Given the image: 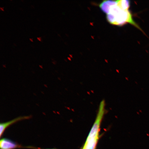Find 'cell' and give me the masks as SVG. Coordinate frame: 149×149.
I'll return each mask as SVG.
<instances>
[{"mask_svg": "<svg viewBox=\"0 0 149 149\" xmlns=\"http://www.w3.org/2000/svg\"><path fill=\"white\" fill-rule=\"evenodd\" d=\"M29 40H31V42H33V40L32 39L29 38Z\"/></svg>", "mask_w": 149, "mask_h": 149, "instance_id": "obj_8", "label": "cell"}, {"mask_svg": "<svg viewBox=\"0 0 149 149\" xmlns=\"http://www.w3.org/2000/svg\"><path fill=\"white\" fill-rule=\"evenodd\" d=\"M52 63H53V64H56V61H52Z\"/></svg>", "mask_w": 149, "mask_h": 149, "instance_id": "obj_7", "label": "cell"}, {"mask_svg": "<svg viewBox=\"0 0 149 149\" xmlns=\"http://www.w3.org/2000/svg\"><path fill=\"white\" fill-rule=\"evenodd\" d=\"M58 35L59 36H61L60 35L58 34Z\"/></svg>", "mask_w": 149, "mask_h": 149, "instance_id": "obj_11", "label": "cell"}, {"mask_svg": "<svg viewBox=\"0 0 149 149\" xmlns=\"http://www.w3.org/2000/svg\"><path fill=\"white\" fill-rule=\"evenodd\" d=\"M31 117V116L19 117L9 121V122L1 123L0 124V136H1V137L2 135L6 129L7 128L10 126L11 125L15 123L18 122V121L29 119Z\"/></svg>", "mask_w": 149, "mask_h": 149, "instance_id": "obj_3", "label": "cell"}, {"mask_svg": "<svg viewBox=\"0 0 149 149\" xmlns=\"http://www.w3.org/2000/svg\"><path fill=\"white\" fill-rule=\"evenodd\" d=\"M39 66H40V68H42V66H41V65H39Z\"/></svg>", "mask_w": 149, "mask_h": 149, "instance_id": "obj_9", "label": "cell"}, {"mask_svg": "<svg viewBox=\"0 0 149 149\" xmlns=\"http://www.w3.org/2000/svg\"><path fill=\"white\" fill-rule=\"evenodd\" d=\"M107 19L109 23L114 25L122 26L130 24L143 32L141 28L134 20L130 11L121 9L117 4V1H115L110 8L109 12L107 14Z\"/></svg>", "mask_w": 149, "mask_h": 149, "instance_id": "obj_1", "label": "cell"}, {"mask_svg": "<svg viewBox=\"0 0 149 149\" xmlns=\"http://www.w3.org/2000/svg\"><path fill=\"white\" fill-rule=\"evenodd\" d=\"M130 1L128 0H118L117 4L121 9L125 10H129L130 7Z\"/></svg>", "mask_w": 149, "mask_h": 149, "instance_id": "obj_4", "label": "cell"}, {"mask_svg": "<svg viewBox=\"0 0 149 149\" xmlns=\"http://www.w3.org/2000/svg\"><path fill=\"white\" fill-rule=\"evenodd\" d=\"M0 9H1V10L4 11V10H3V7H0Z\"/></svg>", "mask_w": 149, "mask_h": 149, "instance_id": "obj_6", "label": "cell"}, {"mask_svg": "<svg viewBox=\"0 0 149 149\" xmlns=\"http://www.w3.org/2000/svg\"><path fill=\"white\" fill-rule=\"evenodd\" d=\"M37 40H38L39 41H42L41 37H37Z\"/></svg>", "mask_w": 149, "mask_h": 149, "instance_id": "obj_5", "label": "cell"}, {"mask_svg": "<svg viewBox=\"0 0 149 149\" xmlns=\"http://www.w3.org/2000/svg\"><path fill=\"white\" fill-rule=\"evenodd\" d=\"M3 67H5V65H3Z\"/></svg>", "mask_w": 149, "mask_h": 149, "instance_id": "obj_10", "label": "cell"}, {"mask_svg": "<svg viewBox=\"0 0 149 149\" xmlns=\"http://www.w3.org/2000/svg\"><path fill=\"white\" fill-rule=\"evenodd\" d=\"M64 60H65V61H67L66 60V59H64Z\"/></svg>", "mask_w": 149, "mask_h": 149, "instance_id": "obj_12", "label": "cell"}, {"mask_svg": "<svg viewBox=\"0 0 149 149\" xmlns=\"http://www.w3.org/2000/svg\"></svg>", "mask_w": 149, "mask_h": 149, "instance_id": "obj_13", "label": "cell"}, {"mask_svg": "<svg viewBox=\"0 0 149 149\" xmlns=\"http://www.w3.org/2000/svg\"><path fill=\"white\" fill-rule=\"evenodd\" d=\"M1 149H15L24 148L14 141L7 139H3L0 141Z\"/></svg>", "mask_w": 149, "mask_h": 149, "instance_id": "obj_2", "label": "cell"}]
</instances>
